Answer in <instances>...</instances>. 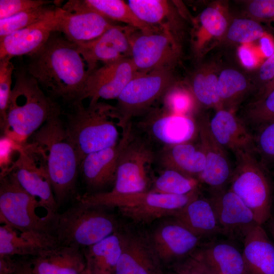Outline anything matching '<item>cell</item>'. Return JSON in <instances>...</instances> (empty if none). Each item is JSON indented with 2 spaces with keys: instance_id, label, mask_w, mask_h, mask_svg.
<instances>
[{
  "instance_id": "11a10c76",
  "label": "cell",
  "mask_w": 274,
  "mask_h": 274,
  "mask_svg": "<svg viewBox=\"0 0 274 274\" xmlns=\"http://www.w3.org/2000/svg\"><path fill=\"white\" fill-rule=\"evenodd\" d=\"M82 274H91L88 271H87L86 269L83 272Z\"/></svg>"
},
{
  "instance_id": "ab89813d",
  "label": "cell",
  "mask_w": 274,
  "mask_h": 274,
  "mask_svg": "<svg viewBox=\"0 0 274 274\" xmlns=\"http://www.w3.org/2000/svg\"><path fill=\"white\" fill-rule=\"evenodd\" d=\"M245 115L250 123L259 126L274 121V89L250 103Z\"/></svg>"
},
{
  "instance_id": "681fc988",
  "label": "cell",
  "mask_w": 274,
  "mask_h": 274,
  "mask_svg": "<svg viewBox=\"0 0 274 274\" xmlns=\"http://www.w3.org/2000/svg\"><path fill=\"white\" fill-rule=\"evenodd\" d=\"M259 44L261 50L265 56L269 57L274 53V42L267 34L259 39Z\"/></svg>"
},
{
  "instance_id": "484cf974",
  "label": "cell",
  "mask_w": 274,
  "mask_h": 274,
  "mask_svg": "<svg viewBox=\"0 0 274 274\" xmlns=\"http://www.w3.org/2000/svg\"><path fill=\"white\" fill-rule=\"evenodd\" d=\"M209 126L214 137L225 149L233 153L254 150V135L234 112L225 109L216 110L209 118Z\"/></svg>"
},
{
  "instance_id": "f907efd6",
  "label": "cell",
  "mask_w": 274,
  "mask_h": 274,
  "mask_svg": "<svg viewBox=\"0 0 274 274\" xmlns=\"http://www.w3.org/2000/svg\"><path fill=\"white\" fill-rule=\"evenodd\" d=\"M273 89H274V78L258 91L256 99L265 96Z\"/></svg>"
},
{
  "instance_id": "f1b7e54d",
  "label": "cell",
  "mask_w": 274,
  "mask_h": 274,
  "mask_svg": "<svg viewBox=\"0 0 274 274\" xmlns=\"http://www.w3.org/2000/svg\"><path fill=\"white\" fill-rule=\"evenodd\" d=\"M62 8L70 12L82 9L90 10L113 22H121L144 32L159 29L141 21L128 3L122 0H70Z\"/></svg>"
},
{
  "instance_id": "ffe728a7",
  "label": "cell",
  "mask_w": 274,
  "mask_h": 274,
  "mask_svg": "<svg viewBox=\"0 0 274 274\" xmlns=\"http://www.w3.org/2000/svg\"><path fill=\"white\" fill-rule=\"evenodd\" d=\"M121 233L122 253L114 274H164L149 239L131 232Z\"/></svg>"
},
{
  "instance_id": "ee69618b",
  "label": "cell",
  "mask_w": 274,
  "mask_h": 274,
  "mask_svg": "<svg viewBox=\"0 0 274 274\" xmlns=\"http://www.w3.org/2000/svg\"><path fill=\"white\" fill-rule=\"evenodd\" d=\"M172 274H216L193 252L173 263Z\"/></svg>"
},
{
  "instance_id": "d590c367",
  "label": "cell",
  "mask_w": 274,
  "mask_h": 274,
  "mask_svg": "<svg viewBox=\"0 0 274 274\" xmlns=\"http://www.w3.org/2000/svg\"><path fill=\"white\" fill-rule=\"evenodd\" d=\"M198 180L172 169H165L155 180L153 192L184 195L198 190Z\"/></svg>"
},
{
  "instance_id": "bcb514c9",
  "label": "cell",
  "mask_w": 274,
  "mask_h": 274,
  "mask_svg": "<svg viewBox=\"0 0 274 274\" xmlns=\"http://www.w3.org/2000/svg\"><path fill=\"white\" fill-rule=\"evenodd\" d=\"M21 146L6 135L4 134L1 136L0 140L1 177L9 173L14 163L12 161L13 154L14 153H18Z\"/></svg>"
},
{
  "instance_id": "d4e9b609",
  "label": "cell",
  "mask_w": 274,
  "mask_h": 274,
  "mask_svg": "<svg viewBox=\"0 0 274 274\" xmlns=\"http://www.w3.org/2000/svg\"><path fill=\"white\" fill-rule=\"evenodd\" d=\"M136 16L144 23L172 34L179 41L183 23L173 2L166 0H129Z\"/></svg>"
},
{
  "instance_id": "3957f363",
  "label": "cell",
  "mask_w": 274,
  "mask_h": 274,
  "mask_svg": "<svg viewBox=\"0 0 274 274\" xmlns=\"http://www.w3.org/2000/svg\"><path fill=\"white\" fill-rule=\"evenodd\" d=\"M59 115L49 119L27 141L44 158L58 207L74 193L80 166L76 147Z\"/></svg>"
},
{
  "instance_id": "4fadbf2b",
  "label": "cell",
  "mask_w": 274,
  "mask_h": 274,
  "mask_svg": "<svg viewBox=\"0 0 274 274\" xmlns=\"http://www.w3.org/2000/svg\"><path fill=\"white\" fill-rule=\"evenodd\" d=\"M136 30L127 25H115L95 39L76 44L86 63L88 74L97 68L98 62L105 64L130 58V37Z\"/></svg>"
},
{
  "instance_id": "f546056e",
  "label": "cell",
  "mask_w": 274,
  "mask_h": 274,
  "mask_svg": "<svg viewBox=\"0 0 274 274\" xmlns=\"http://www.w3.org/2000/svg\"><path fill=\"white\" fill-rule=\"evenodd\" d=\"M173 217L174 221L200 237L221 233L214 207L209 198L198 196Z\"/></svg>"
},
{
  "instance_id": "60d3db41",
  "label": "cell",
  "mask_w": 274,
  "mask_h": 274,
  "mask_svg": "<svg viewBox=\"0 0 274 274\" xmlns=\"http://www.w3.org/2000/svg\"><path fill=\"white\" fill-rule=\"evenodd\" d=\"M259 128L254 135V150L266 167L274 163V121L263 124Z\"/></svg>"
},
{
  "instance_id": "5b68a950",
  "label": "cell",
  "mask_w": 274,
  "mask_h": 274,
  "mask_svg": "<svg viewBox=\"0 0 274 274\" xmlns=\"http://www.w3.org/2000/svg\"><path fill=\"white\" fill-rule=\"evenodd\" d=\"M106 208L78 201L59 213L54 229L58 243L83 249L117 231V221Z\"/></svg>"
},
{
  "instance_id": "30bf717a",
  "label": "cell",
  "mask_w": 274,
  "mask_h": 274,
  "mask_svg": "<svg viewBox=\"0 0 274 274\" xmlns=\"http://www.w3.org/2000/svg\"><path fill=\"white\" fill-rule=\"evenodd\" d=\"M130 58L140 72L173 71L181 55L180 41L161 29L151 32L136 30L130 36Z\"/></svg>"
},
{
  "instance_id": "b9f144b4",
  "label": "cell",
  "mask_w": 274,
  "mask_h": 274,
  "mask_svg": "<svg viewBox=\"0 0 274 274\" xmlns=\"http://www.w3.org/2000/svg\"><path fill=\"white\" fill-rule=\"evenodd\" d=\"M14 70V66L11 58L6 57L0 60V125L3 131L6 124Z\"/></svg>"
},
{
  "instance_id": "f6af8a7d",
  "label": "cell",
  "mask_w": 274,
  "mask_h": 274,
  "mask_svg": "<svg viewBox=\"0 0 274 274\" xmlns=\"http://www.w3.org/2000/svg\"><path fill=\"white\" fill-rule=\"evenodd\" d=\"M52 3V1L47 0H1L0 19Z\"/></svg>"
},
{
  "instance_id": "cb8c5ba5",
  "label": "cell",
  "mask_w": 274,
  "mask_h": 274,
  "mask_svg": "<svg viewBox=\"0 0 274 274\" xmlns=\"http://www.w3.org/2000/svg\"><path fill=\"white\" fill-rule=\"evenodd\" d=\"M33 274H82L86 266L82 249L62 245L29 260Z\"/></svg>"
},
{
  "instance_id": "74e56055",
  "label": "cell",
  "mask_w": 274,
  "mask_h": 274,
  "mask_svg": "<svg viewBox=\"0 0 274 274\" xmlns=\"http://www.w3.org/2000/svg\"><path fill=\"white\" fill-rule=\"evenodd\" d=\"M265 34L261 24L254 19L246 17L231 18L222 41L246 44L259 40Z\"/></svg>"
},
{
  "instance_id": "d6a6232c",
  "label": "cell",
  "mask_w": 274,
  "mask_h": 274,
  "mask_svg": "<svg viewBox=\"0 0 274 274\" xmlns=\"http://www.w3.org/2000/svg\"><path fill=\"white\" fill-rule=\"evenodd\" d=\"M122 250V233L117 231L83 250L85 269L91 274H114Z\"/></svg>"
},
{
  "instance_id": "4dcf8cb0",
  "label": "cell",
  "mask_w": 274,
  "mask_h": 274,
  "mask_svg": "<svg viewBox=\"0 0 274 274\" xmlns=\"http://www.w3.org/2000/svg\"><path fill=\"white\" fill-rule=\"evenodd\" d=\"M165 169H172L197 179L206 166L205 155L200 148L188 143L163 147L156 158Z\"/></svg>"
},
{
  "instance_id": "ba28073f",
  "label": "cell",
  "mask_w": 274,
  "mask_h": 274,
  "mask_svg": "<svg viewBox=\"0 0 274 274\" xmlns=\"http://www.w3.org/2000/svg\"><path fill=\"white\" fill-rule=\"evenodd\" d=\"M39 208L45 210L36 198L22 188L13 172L1 177V223L21 231L54 236L58 215L42 216L38 213Z\"/></svg>"
},
{
  "instance_id": "d6986e66",
  "label": "cell",
  "mask_w": 274,
  "mask_h": 274,
  "mask_svg": "<svg viewBox=\"0 0 274 274\" xmlns=\"http://www.w3.org/2000/svg\"><path fill=\"white\" fill-rule=\"evenodd\" d=\"M60 7L47 18L0 39V60L32 54L57 31Z\"/></svg>"
},
{
  "instance_id": "7bdbcfd3",
  "label": "cell",
  "mask_w": 274,
  "mask_h": 274,
  "mask_svg": "<svg viewBox=\"0 0 274 274\" xmlns=\"http://www.w3.org/2000/svg\"><path fill=\"white\" fill-rule=\"evenodd\" d=\"M245 17L261 23H274V0L242 1Z\"/></svg>"
},
{
  "instance_id": "e0dca14e",
  "label": "cell",
  "mask_w": 274,
  "mask_h": 274,
  "mask_svg": "<svg viewBox=\"0 0 274 274\" xmlns=\"http://www.w3.org/2000/svg\"><path fill=\"white\" fill-rule=\"evenodd\" d=\"M200 149L206 157V166L197 180L210 190L225 188L232 172L226 149L215 139L210 129L209 118L203 116L197 121Z\"/></svg>"
},
{
  "instance_id": "7dc6e473",
  "label": "cell",
  "mask_w": 274,
  "mask_h": 274,
  "mask_svg": "<svg viewBox=\"0 0 274 274\" xmlns=\"http://www.w3.org/2000/svg\"><path fill=\"white\" fill-rule=\"evenodd\" d=\"M274 78V53L257 68L251 79L258 91Z\"/></svg>"
},
{
  "instance_id": "db71d44e",
  "label": "cell",
  "mask_w": 274,
  "mask_h": 274,
  "mask_svg": "<svg viewBox=\"0 0 274 274\" xmlns=\"http://www.w3.org/2000/svg\"><path fill=\"white\" fill-rule=\"evenodd\" d=\"M13 274H21L19 271L18 269V268L17 267V265H15L14 271Z\"/></svg>"
},
{
  "instance_id": "f5cc1de1",
  "label": "cell",
  "mask_w": 274,
  "mask_h": 274,
  "mask_svg": "<svg viewBox=\"0 0 274 274\" xmlns=\"http://www.w3.org/2000/svg\"><path fill=\"white\" fill-rule=\"evenodd\" d=\"M21 274H33L29 265H25L21 270Z\"/></svg>"
},
{
  "instance_id": "836d02e7",
  "label": "cell",
  "mask_w": 274,
  "mask_h": 274,
  "mask_svg": "<svg viewBox=\"0 0 274 274\" xmlns=\"http://www.w3.org/2000/svg\"><path fill=\"white\" fill-rule=\"evenodd\" d=\"M255 89L251 79L235 68L227 67L219 72L217 92L223 109L234 112L245 97Z\"/></svg>"
},
{
  "instance_id": "7a4b0ae2",
  "label": "cell",
  "mask_w": 274,
  "mask_h": 274,
  "mask_svg": "<svg viewBox=\"0 0 274 274\" xmlns=\"http://www.w3.org/2000/svg\"><path fill=\"white\" fill-rule=\"evenodd\" d=\"M15 75L3 132L4 135L24 145L49 119L60 115V108L44 93L26 67L17 70Z\"/></svg>"
},
{
  "instance_id": "8fae6325",
  "label": "cell",
  "mask_w": 274,
  "mask_h": 274,
  "mask_svg": "<svg viewBox=\"0 0 274 274\" xmlns=\"http://www.w3.org/2000/svg\"><path fill=\"white\" fill-rule=\"evenodd\" d=\"M13 172L22 188L36 198L49 213L56 215L58 206L54 194L44 158L39 149L27 142L18 150Z\"/></svg>"
},
{
  "instance_id": "4316f807",
  "label": "cell",
  "mask_w": 274,
  "mask_h": 274,
  "mask_svg": "<svg viewBox=\"0 0 274 274\" xmlns=\"http://www.w3.org/2000/svg\"><path fill=\"white\" fill-rule=\"evenodd\" d=\"M243 274H274V243L257 224L243 239Z\"/></svg>"
},
{
  "instance_id": "7402d4cb",
  "label": "cell",
  "mask_w": 274,
  "mask_h": 274,
  "mask_svg": "<svg viewBox=\"0 0 274 274\" xmlns=\"http://www.w3.org/2000/svg\"><path fill=\"white\" fill-rule=\"evenodd\" d=\"M113 21L88 9L70 12L60 7L57 31L79 44L95 39L114 26Z\"/></svg>"
},
{
  "instance_id": "1f68e13d",
  "label": "cell",
  "mask_w": 274,
  "mask_h": 274,
  "mask_svg": "<svg viewBox=\"0 0 274 274\" xmlns=\"http://www.w3.org/2000/svg\"><path fill=\"white\" fill-rule=\"evenodd\" d=\"M193 253L216 274H243L242 252L225 242H211Z\"/></svg>"
},
{
  "instance_id": "9a60e30c",
  "label": "cell",
  "mask_w": 274,
  "mask_h": 274,
  "mask_svg": "<svg viewBox=\"0 0 274 274\" xmlns=\"http://www.w3.org/2000/svg\"><path fill=\"white\" fill-rule=\"evenodd\" d=\"M138 72L129 57L105 64L88 75L83 99L95 103L99 98H117Z\"/></svg>"
},
{
  "instance_id": "603a6c76",
  "label": "cell",
  "mask_w": 274,
  "mask_h": 274,
  "mask_svg": "<svg viewBox=\"0 0 274 274\" xmlns=\"http://www.w3.org/2000/svg\"><path fill=\"white\" fill-rule=\"evenodd\" d=\"M0 226V257H33L59 245L48 234L21 231L5 224Z\"/></svg>"
},
{
  "instance_id": "44dd1931",
  "label": "cell",
  "mask_w": 274,
  "mask_h": 274,
  "mask_svg": "<svg viewBox=\"0 0 274 274\" xmlns=\"http://www.w3.org/2000/svg\"><path fill=\"white\" fill-rule=\"evenodd\" d=\"M198 196V190L184 195L164 194L150 190L147 191L138 204L119 209L124 216L132 221L147 223L160 218L173 217Z\"/></svg>"
},
{
  "instance_id": "9c48e42d",
  "label": "cell",
  "mask_w": 274,
  "mask_h": 274,
  "mask_svg": "<svg viewBox=\"0 0 274 274\" xmlns=\"http://www.w3.org/2000/svg\"><path fill=\"white\" fill-rule=\"evenodd\" d=\"M177 83L173 71L138 72L117 98V125L125 129L133 118L148 112L153 104L162 99Z\"/></svg>"
},
{
  "instance_id": "83f0119b",
  "label": "cell",
  "mask_w": 274,
  "mask_h": 274,
  "mask_svg": "<svg viewBox=\"0 0 274 274\" xmlns=\"http://www.w3.org/2000/svg\"><path fill=\"white\" fill-rule=\"evenodd\" d=\"M120 144L87 154L79 168L89 188L100 190L114 184L120 152Z\"/></svg>"
},
{
  "instance_id": "277c9868",
  "label": "cell",
  "mask_w": 274,
  "mask_h": 274,
  "mask_svg": "<svg viewBox=\"0 0 274 274\" xmlns=\"http://www.w3.org/2000/svg\"><path fill=\"white\" fill-rule=\"evenodd\" d=\"M72 104L65 126L80 164L87 154L117 144L119 133L113 121L116 120L115 107L99 101L90 103L87 107L82 101Z\"/></svg>"
},
{
  "instance_id": "6da1fadb",
  "label": "cell",
  "mask_w": 274,
  "mask_h": 274,
  "mask_svg": "<svg viewBox=\"0 0 274 274\" xmlns=\"http://www.w3.org/2000/svg\"><path fill=\"white\" fill-rule=\"evenodd\" d=\"M28 56L27 71L48 94L72 104L83 101L88 74L76 44L56 31Z\"/></svg>"
},
{
  "instance_id": "8d00e7d4",
  "label": "cell",
  "mask_w": 274,
  "mask_h": 274,
  "mask_svg": "<svg viewBox=\"0 0 274 274\" xmlns=\"http://www.w3.org/2000/svg\"><path fill=\"white\" fill-rule=\"evenodd\" d=\"M56 8L44 5L0 19V39L47 18L55 12Z\"/></svg>"
},
{
  "instance_id": "816d5d0a",
  "label": "cell",
  "mask_w": 274,
  "mask_h": 274,
  "mask_svg": "<svg viewBox=\"0 0 274 274\" xmlns=\"http://www.w3.org/2000/svg\"><path fill=\"white\" fill-rule=\"evenodd\" d=\"M269 221V231L274 240V218H270Z\"/></svg>"
},
{
  "instance_id": "52a82bcc",
  "label": "cell",
  "mask_w": 274,
  "mask_h": 274,
  "mask_svg": "<svg viewBox=\"0 0 274 274\" xmlns=\"http://www.w3.org/2000/svg\"><path fill=\"white\" fill-rule=\"evenodd\" d=\"M130 123L123 130L119 141L120 152L116 176L111 194H127L147 190L148 173L156 160L155 152L151 141L138 133Z\"/></svg>"
},
{
  "instance_id": "ac0fdd59",
  "label": "cell",
  "mask_w": 274,
  "mask_h": 274,
  "mask_svg": "<svg viewBox=\"0 0 274 274\" xmlns=\"http://www.w3.org/2000/svg\"><path fill=\"white\" fill-rule=\"evenodd\" d=\"M200 238L174 220L157 227L149 241L161 264H169L193 252L198 246Z\"/></svg>"
},
{
  "instance_id": "5bb4252c",
  "label": "cell",
  "mask_w": 274,
  "mask_h": 274,
  "mask_svg": "<svg viewBox=\"0 0 274 274\" xmlns=\"http://www.w3.org/2000/svg\"><path fill=\"white\" fill-rule=\"evenodd\" d=\"M210 199L214 207L221 233L231 239H243L259 224L251 210L229 189L210 190Z\"/></svg>"
},
{
  "instance_id": "c3c4849f",
  "label": "cell",
  "mask_w": 274,
  "mask_h": 274,
  "mask_svg": "<svg viewBox=\"0 0 274 274\" xmlns=\"http://www.w3.org/2000/svg\"><path fill=\"white\" fill-rule=\"evenodd\" d=\"M239 59L242 64L247 68H254L258 63V58L255 52L247 44H243L237 51Z\"/></svg>"
},
{
  "instance_id": "e575fe53",
  "label": "cell",
  "mask_w": 274,
  "mask_h": 274,
  "mask_svg": "<svg viewBox=\"0 0 274 274\" xmlns=\"http://www.w3.org/2000/svg\"><path fill=\"white\" fill-rule=\"evenodd\" d=\"M219 72L215 63L202 64L193 72L188 87L198 104L216 111L223 109L217 92Z\"/></svg>"
},
{
  "instance_id": "8992f818",
  "label": "cell",
  "mask_w": 274,
  "mask_h": 274,
  "mask_svg": "<svg viewBox=\"0 0 274 274\" xmlns=\"http://www.w3.org/2000/svg\"><path fill=\"white\" fill-rule=\"evenodd\" d=\"M236 165L230 180L229 189L237 195L262 225L271 218L272 186L266 169L257 159L253 149L234 153Z\"/></svg>"
},
{
  "instance_id": "2e32d148",
  "label": "cell",
  "mask_w": 274,
  "mask_h": 274,
  "mask_svg": "<svg viewBox=\"0 0 274 274\" xmlns=\"http://www.w3.org/2000/svg\"><path fill=\"white\" fill-rule=\"evenodd\" d=\"M231 19L225 2H214L201 11L194 21L191 39V48L197 60L222 42Z\"/></svg>"
},
{
  "instance_id": "f35d334b",
  "label": "cell",
  "mask_w": 274,
  "mask_h": 274,
  "mask_svg": "<svg viewBox=\"0 0 274 274\" xmlns=\"http://www.w3.org/2000/svg\"><path fill=\"white\" fill-rule=\"evenodd\" d=\"M162 99L164 110L173 114L190 116L198 104L189 88L178 83L168 90Z\"/></svg>"
},
{
  "instance_id": "7c38bea8",
  "label": "cell",
  "mask_w": 274,
  "mask_h": 274,
  "mask_svg": "<svg viewBox=\"0 0 274 274\" xmlns=\"http://www.w3.org/2000/svg\"><path fill=\"white\" fill-rule=\"evenodd\" d=\"M139 122V128L147 138L171 146L188 143L197 132V122L190 116L171 113L163 108L150 110Z\"/></svg>"
}]
</instances>
